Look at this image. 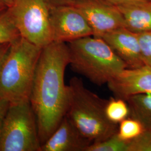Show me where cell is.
Segmentation results:
<instances>
[{
    "mask_svg": "<svg viewBox=\"0 0 151 151\" xmlns=\"http://www.w3.org/2000/svg\"><path fill=\"white\" fill-rule=\"evenodd\" d=\"M69 63L67 43L53 41L42 48L30 97L41 145L65 115L68 85H65V73Z\"/></svg>",
    "mask_w": 151,
    "mask_h": 151,
    "instance_id": "6da1fadb",
    "label": "cell"
},
{
    "mask_svg": "<svg viewBox=\"0 0 151 151\" xmlns=\"http://www.w3.org/2000/svg\"><path fill=\"white\" fill-rule=\"evenodd\" d=\"M108 100L88 90L81 78L70 79L65 116L91 144L118 132L119 125L110 122L105 114Z\"/></svg>",
    "mask_w": 151,
    "mask_h": 151,
    "instance_id": "7a4b0ae2",
    "label": "cell"
},
{
    "mask_svg": "<svg viewBox=\"0 0 151 151\" xmlns=\"http://www.w3.org/2000/svg\"><path fill=\"white\" fill-rule=\"evenodd\" d=\"M43 48L21 36L10 44L0 69V98L10 104L30 101Z\"/></svg>",
    "mask_w": 151,
    "mask_h": 151,
    "instance_id": "3957f363",
    "label": "cell"
},
{
    "mask_svg": "<svg viewBox=\"0 0 151 151\" xmlns=\"http://www.w3.org/2000/svg\"><path fill=\"white\" fill-rule=\"evenodd\" d=\"M67 45L72 70L98 86L108 84L127 68L124 62L101 38L88 36Z\"/></svg>",
    "mask_w": 151,
    "mask_h": 151,
    "instance_id": "277c9868",
    "label": "cell"
},
{
    "mask_svg": "<svg viewBox=\"0 0 151 151\" xmlns=\"http://www.w3.org/2000/svg\"><path fill=\"white\" fill-rule=\"evenodd\" d=\"M40 147L30 101L10 104L0 132V151H40Z\"/></svg>",
    "mask_w": 151,
    "mask_h": 151,
    "instance_id": "5b68a950",
    "label": "cell"
},
{
    "mask_svg": "<svg viewBox=\"0 0 151 151\" xmlns=\"http://www.w3.org/2000/svg\"><path fill=\"white\" fill-rule=\"evenodd\" d=\"M8 8L22 38L40 48L53 42L50 7L45 0H14Z\"/></svg>",
    "mask_w": 151,
    "mask_h": 151,
    "instance_id": "8992f818",
    "label": "cell"
},
{
    "mask_svg": "<svg viewBox=\"0 0 151 151\" xmlns=\"http://www.w3.org/2000/svg\"><path fill=\"white\" fill-rule=\"evenodd\" d=\"M49 12L53 42L68 43L93 35L86 19L75 6L50 7Z\"/></svg>",
    "mask_w": 151,
    "mask_h": 151,
    "instance_id": "52a82bcc",
    "label": "cell"
},
{
    "mask_svg": "<svg viewBox=\"0 0 151 151\" xmlns=\"http://www.w3.org/2000/svg\"><path fill=\"white\" fill-rule=\"evenodd\" d=\"M75 6L86 19L93 36L100 38L107 32L125 27L123 17L118 7L104 0H85Z\"/></svg>",
    "mask_w": 151,
    "mask_h": 151,
    "instance_id": "ba28073f",
    "label": "cell"
},
{
    "mask_svg": "<svg viewBox=\"0 0 151 151\" xmlns=\"http://www.w3.org/2000/svg\"><path fill=\"white\" fill-rule=\"evenodd\" d=\"M107 85L115 97L125 100L135 95L151 94V67L125 68Z\"/></svg>",
    "mask_w": 151,
    "mask_h": 151,
    "instance_id": "9c48e42d",
    "label": "cell"
},
{
    "mask_svg": "<svg viewBox=\"0 0 151 151\" xmlns=\"http://www.w3.org/2000/svg\"><path fill=\"white\" fill-rule=\"evenodd\" d=\"M100 38L124 62L127 68H135L145 65L142 60L137 33L125 27H121L107 32Z\"/></svg>",
    "mask_w": 151,
    "mask_h": 151,
    "instance_id": "30bf717a",
    "label": "cell"
},
{
    "mask_svg": "<svg viewBox=\"0 0 151 151\" xmlns=\"http://www.w3.org/2000/svg\"><path fill=\"white\" fill-rule=\"evenodd\" d=\"M91 144L65 115L40 151H86Z\"/></svg>",
    "mask_w": 151,
    "mask_h": 151,
    "instance_id": "8fae6325",
    "label": "cell"
},
{
    "mask_svg": "<svg viewBox=\"0 0 151 151\" xmlns=\"http://www.w3.org/2000/svg\"><path fill=\"white\" fill-rule=\"evenodd\" d=\"M125 27L135 33L151 31V0L130 2L117 6Z\"/></svg>",
    "mask_w": 151,
    "mask_h": 151,
    "instance_id": "7c38bea8",
    "label": "cell"
},
{
    "mask_svg": "<svg viewBox=\"0 0 151 151\" xmlns=\"http://www.w3.org/2000/svg\"><path fill=\"white\" fill-rule=\"evenodd\" d=\"M130 116L138 120L145 130H151V94L143 93L127 98Z\"/></svg>",
    "mask_w": 151,
    "mask_h": 151,
    "instance_id": "4fadbf2b",
    "label": "cell"
},
{
    "mask_svg": "<svg viewBox=\"0 0 151 151\" xmlns=\"http://www.w3.org/2000/svg\"><path fill=\"white\" fill-rule=\"evenodd\" d=\"M105 114L108 120L114 124L119 125L130 116V110L127 102L122 99L111 97L108 100Z\"/></svg>",
    "mask_w": 151,
    "mask_h": 151,
    "instance_id": "5bb4252c",
    "label": "cell"
},
{
    "mask_svg": "<svg viewBox=\"0 0 151 151\" xmlns=\"http://www.w3.org/2000/svg\"><path fill=\"white\" fill-rule=\"evenodd\" d=\"M20 36L7 8L0 15V45L11 43Z\"/></svg>",
    "mask_w": 151,
    "mask_h": 151,
    "instance_id": "9a60e30c",
    "label": "cell"
},
{
    "mask_svg": "<svg viewBox=\"0 0 151 151\" xmlns=\"http://www.w3.org/2000/svg\"><path fill=\"white\" fill-rule=\"evenodd\" d=\"M128 142L120 138L117 132L105 140L92 143L86 151H127Z\"/></svg>",
    "mask_w": 151,
    "mask_h": 151,
    "instance_id": "2e32d148",
    "label": "cell"
},
{
    "mask_svg": "<svg viewBox=\"0 0 151 151\" xmlns=\"http://www.w3.org/2000/svg\"><path fill=\"white\" fill-rule=\"evenodd\" d=\"M144 130L142 124L138 120L129 117L119 123L118 135L122 140L130 142L140 135Z\"/></svg>",
    "mask_w": 151,
    "mask_h": 151,
    "instance_id": "e0dca14e",
    "label": "cell"
},
{
    "mask_svg": "<svg viewBox=\"0 0 151 151\" xmlns=\"http://www.w3.org/2000/svg\"><path fill=\"white\" fill-rule=\"evenodd\" d=\"M127 151H151V130H145L128 142Z\"/></svg>",
    "mask_w": 151,
    "mask_h": 151,
    "instance_id": "ac0fdd59",
    "label": "cell"
},
{
    "mask_svg": "<svg viewBox=\"0 0 151 151\" xmlns=\"http://www.w3.org/2000/svg\"><path fill=\"white\" fill-rule=\"evenodd\" d=\"M137 37L143 61L151 67V31L138 33Z\"/></svg>",
    "mask_w": 151,
    "mask_h": 151,
    "instance_id": "d6986e66",
    "label": "cell"
},
{
    "mask_svg": "<svg viewBox=\"0 0 151 151\" xmlns=\"http://www.w3.org/2000/svg\"><path fill=\"white\" fill-rule=\"evenodd\" d=\"M85 0H45L49 7L65 6H76Z\"/></svg>",
    "mask_w": 151,
    "mask_h": 151,
    "instance_id": "ffe728a7",
    "label": "cell"
},
{
    "mask_svg": "<svg viewBox=\"0 0 151 151\" xmlns=\"http://www.w3.org/2000/svg\"><path fill=\"white\" fill-rule=\"evenodd\" d=\"M10 103L5 100L0 98V132L3 123V120L5 118L6 112L9 108Z\"/></svg>",
    "mask_w": 151,
    "mask_h": 151,
    "instance_id": "44dd1931",
    "label": "cell"
},
{
    "mask_svg": "<svg viewBox=\"0 0 151 151\" xmlns=\"http://www.w3.org/2000/svg\"><path fill=\"white\" fill-rule=\"evenodd\" d=\"M11 43H7L0 45V69L8 52Z\"/></svg>",
    "mask_w": 151,
    "mask_h": 151,
    "instance_id": "7402d4cb",
    "label": "cell"
},
{
    "mask_svg": "<svg viewBox=\"0 0 151 151\" xmlns=\"http://www.w3.org/2000/svg\"><path fill=\"white\" fill-rule=\"evenodd\" d=\"M108 3L112 4L113 5L118 6L126 4L130 2H133L135 1H151V0H104Z\"/></svg>",
    "mask_w": 151,
    "mask_h": 151,
    "instance_id": "603a6c76",
    "label": "cell"
},
{
    "mask_svg": "<svg viewBox=\"0 0 151 151\" xmlns=\"http://www.w3.org/2000/svg\"><path fill=\"white\" fill-rule=\"evenodd\" d=\"M14 1V0H0V4L4 5L7 7H9L13 4Z\"/></svg>",
    "mask_w": 151,
    "mask_h": 151,
    "instance_id": "cb8c5ba5",
    "label": "cell"
},
{
    "mask_svg": "<svg viewBox=\"0 0 151 151\" xmlns=\"http://www.w3.org/2000/svg\"><path fill=\"white\" fill-rule=\"evenodd\" d=\"M8 7L7 6L3 5V4H0V15L5 11L7 9Z\"/></svg>",
    "mask_w": 151,
    "mask_h": 151,
    "instance_id": "d4e9b609",
    "label": "cell"
}]
</instances>
